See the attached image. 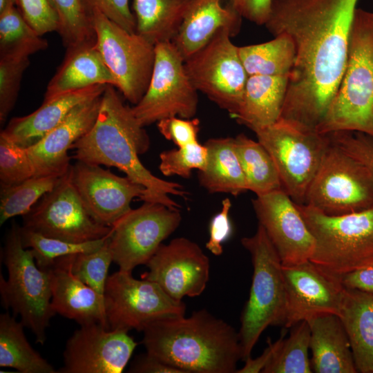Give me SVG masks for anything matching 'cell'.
<instances>
[{"mask_svg": "<svg viewBox=\"0 0 373 373\" xmlns=\"http://www.w3.org/2000/svg\"><path fill=\"white\" fill-rule=\"evenodd\" d=\"M191 0H133L136 32L156 45L172 41Z\"/></svg>", "mask_w": 373, "mask_h": 373, "instance_id": "cell-30", "label": "cell"}, {"mask_svg": "<svg viewBox=\"0 0 373 373\" xmlns=\"http://www.w3.org/2000/svg\"><path fill=\"white\" fill-rule=\"evenodd\" d=\"M48 46L16 6L0 13V57H29Z\"/></svg>", "mask_w": 373, "mask_h": 373, "instance_id": "cell-34", "label": "cell"}, {"mask_svg": "<svg viewBox=\"0 0 373 373\" xmlns=\"http://www.w3.org/2000/svg\"><path fill=\"white\" fill-rule=\"evenodd\" d=\"M231 32L218 30L202 48L184 61L186 71L198 91L232 117L241 104L249 77Z\"/></svg>", "mask_w": 373, "mask_h": 373, "instance_id": "cell-12", "label": "cell"}, {"mask_svg": "<svg viewBox=\"0 0 373 373\" xmlns=\"http://www.w3.org/2000/svg\"><path fill=\"white\" fill-rule=\"evenodd\" d=\"M242 18L230 3L222 6V0H191L171 42L185 61L222 28L236 36L240 31Z\"/></svg>", "mask_w": 373, "mask_h": 373, "instance_id": "cell-22", "label": "cell"}, {"mask_svg": "<svg viewBox=\"0 0 373 373\" xmlns=\"http://www.w3.org/2000/svg\"><path fill=\"white\" fill-rule=\"evenodd\" d=\"M283 271L286 291L285 328L323 314L339 315L345 290L341 276L309 260L283 265Z\"/></svg>", "mask_w": 373, "mask_h": 373, "instance_id": "cell-16", "label": "cell"}, {"mask_svg": "<svg viewBox=\"0 0 373 373\" xmlns=\"http://www.w3.org/2000/svg\"><path fill=\"white\" fill-rule=\"evenodd\" d=\"M234 141L248 191L260 195L283 189L276 166L261 143L243 133Z\"/></svg>", "mask_w": 373, "mask_h": 373, "instance_id": "cell-33", "label": "cell"}, {"mask_svg": "<svg viewBox=\"0 0 373 373\" xmlns=\"http://www.w3.org/2000/svg\"><path fill=\"white\" fill-rule=\"evenodd\" d=\"M296 207L315 240L309 260L339 276L373 264V206L342 216H328L305 204Z\"/></svg>", "mask_w": 373, "mask_h": 373, "instance_id": "cell-7", "label": "cell"}, {"mask_svg": "<svg viewBox=\"0 0 373 373\" xmlns=\"http://www.w3.org/2000/svg\"><path fill=\"white\" fill-rule=\"evenodd\" d=\"M180 209L144 202L131 209L113 225L108 247L119 269L132 272L146 265L162 242L179 227Z\"/></svg>", "mask_w": 373, "mask_h": 373, "instance_id": "cell-14", "label": "cell"}, {"mask_svg": "<svg viewBox=\"0 0 373 373\" xmlns=\"http://www.w3.org/2000/svg\"><path fill=\"white\" fill-rule=\"evenodd\" d=\"M61 177L34 176L17 184H1L0 224L13 217L27 214Z\"/></svg>", "mask_w": 373, "mask_h": 373, "instance_id": "cell-36", "label": "cell"}, {"mask_svg": "<svg viewBox=\"0 0 373 373\" xmlns=\"http://www.w3.org/2000/svg\"><path fill=\"white\" fill-rule=\"evenodd\" d=\"M289 75H249L241 104L232 117L254 131L270 126L280 117Z\"/></svg>", "mask_w": 373, "mask_h": 373, "instance_id": "cell-27", "label": "cell"}, {"mask_svg": "<svg viewBox=\"0 0 373 373\" xmlns=\"http://www.w3.org/2000/svg\"><path fill=\"white\" fill-rule=\"evenodd\" d=\"M311 365L316 373H356L350 341L340 317L327 314L309 320Z\"/></svg>", "mask_w": 373, "mask_h": 373, "instance_id": "cell-25", "label": "cell"}, {"mask_svg": "<svg viewBox=\"0 0 373 373\" xmlns=\"http://www.w3.org/2000/svg\"><path fill=\"white\" fill-rule=\"evenodd\" d=\"M104 301L109 329L126 332H142L154 321L186 312L182 300L173 299L155 283L119 269L108 277Z\"/></svg>", "mask_w": 373, "mask_h": 373, "instance_id": "cell-13", "label": "cell"}, {"mask_svg": "<svg viewBox=\"0 0 373 373\" xmlns=\"http://www.w3.org/2000/svg\"><path fill=\"white\" fill-rule=\"evenodd\" d=\"M284 337L263 373H311L309 358L310 327L307 321L298 323Z\"/></svg>", "mask_w": 373, "mask_h": 373, "instance_id": "cell-35", "label": "cell"}, {"mask_svg": "<svg viewBox=\"0 0 373 373\" xmlns=\"http://www.w3.org/2000/svg\"><path fill=\"white\" fill-rule=\"evenodd\" d=\"M132 108L123 103L115 86L107 85L97 119L92 128L72 146L75 158L87 163L115 166L148 191L151 202L180 209L170 195L185 198L188 192L179 183L154 175L139 155L149 149V137Z\"/></svg>", "mask_w": 373, "mask_h": 373, "instance_id": "cell-2", "label": "cell"}, {"mask_svg": "<svg viewBox=\"0 0 373 373\" xmlns=\"http://www.w3.org/2000/svg\"><path fill=\"white\" fill-rule=\"evenodd\" d=\"M206 168L198 171L200 185L209 193H224L237 196L248 191L236 153L234 137L208 140Z\"/></svg>", "mask_w": 373, "mask_h": 373, "instance_id": "cell-29", "label": "cell"}, {"mask_svg": "<svg viewBox=\"0 0 373 373\" xmlns=\"http://www.w3.org/2000/svg\"><path fill=\"white\" fill-rule=\"evenodd\" d=\"M111 233L99 240L75 243L47 237L21 227L22 244L25 248L32 250L37 266L42 269L61 257L98 250L106 243Z\"/></svg>", "mask_w": 373, "mask_h": 373, "instance_id": "cell-39", "label": "cell"}, {"mask_svg": "<svg viewBox=\"0 0 373 373\" xmlns=\"http://www.w3.org/2000/svg\"><path fill=\"white\" fill-rule=\"evenodd\" d=\"M50 276L52 308L56 314L82 325L102 324L108 328L104 295L76 278L68 269L52 264Z\"/></svg>", "mask_w": 373, "mask_h": 373, "instance_id": "cell-24", "label": "cell"}, {"mask_svg": "<svg viewBox=\"0 0 373 373\" xmlns=\"http://www.w3.org/2000/svg\"><path fill=\"white\" fill-rule=\"evenodd\" d=\"M358 0H272L265 24L288 35L296 57L280 118L316 130L343 76Z\"/></svg>", "mask_w": 373, "mask_h": 373, "instance_id": "cell-1", "label": "cell"}, {"mask_svg": "<svg viewBox=\"0 0 373 373\" xmlns=\"http://www.w3.org/2000/svg\"><path fill=\"white\" fill-rule=\"evenodd\" d=\"M316 131H347L373 138V12L356 8L345 70Z\"/></svg>", "mask_w": 373, "mask_h": 373, "instance_id": "cell-4", "label": "cell"}, {"mask_svg": "<svg viewBox=\"0 0 373 373\" xmlns=\"http://www.w3.org/2000/svg\"><path fill=\"white\" fill-rule=\"evenodd\" d=\"M251 259L253 275L248 300L240 316L238 332L242 361L251 356L260 335L269 326H284L286 291L283 263L264 228L241 239Z\"/></svg>", "mask_w": 373, "mask_h": 373, "instance_id": "cell-5", "label": "cell"}, {"mask_svg": "<svg viewBox=\"0 0 373 373\" xmlns=\"http://www.w3.org/2000/svg\"><path fill=\"white\" fill-rule=\"evenodd\" d=\"M141 278L157 284L175 300L202 294L209 280L210 262L200 247L184 238L162 244L145 265Z\"/></svg>", "mask_w": 373, "mask_h": 373, "instance_id": "cell-18", "label": "cell"}, {"mask_svg": "<svg viewBox=\"0 0 373 373\" xmlns=\"http://www.w3.org/2000/svg\"><path fill=\"white\" fill-rule=\"evenodd\" d=\"M136 373H182L180 370L146 354L140 356L129 370Z\"/></svg>", "mask_w": 373, "mask_h": 373, "instance_id": "cell-51", "label": "cell"}, {"mask_svg": "<svg viewBox=\"0 0 373 373\" xmlns=\"http://www.w3.org/2000/svg\"><path fill=\"white\" fill-rule=\"evenodd\" d=\"M92 19L95 47L111 71L116 87L136 105L146 93L155 62V45L137 32H129L97 10Z\"/></svg>", "mask_w": 373, "mask_h": 373, "instance_id": "cell-10", "label": "cell"}, {"mask_svg": "<svg viewBox=\"0 0 373 373\" xmlns=\"http://www.w3.org/2000/svg\"><path fill=\"white\" fill-rule=\"evenodd\" d=\"M70 172L86 211L102 225L112 227L131 209V202L135 198L151 202L144 186L127 176L119 177L100 165L77 160L70 166Z\"/></svg>", "mask_w": 373, "mask_h": 373, "instance_id": "cell-17", "label": "cell"}, {"mask_svg": "<svg viewBox=\"0 0 373 373\" xmlns=\"http://www.w3.org/2000/svg\"><path fill=\"white\" fill-rule=\"evenodd\" d=\"M146 354L182 373H233L242 361L239 333L204 309L167 316L142 331Z\"/></svg>", "mask_w": 373, "mask_h": 373, "instance_id": "cell-3", "label": "cell"}, {"mask_svg": "<svg viewBox=\"0 0 373 373\" xmlns=\"http://www.w3.org/2000/svg\"><path fill=\"white\" fill-rule=\"evenodd\" d=\"M137 343L121 330L102 324L82 325L66 342L61 373H121Z\"/></svg>", "mask_w": 373, "mask_h": 373, "instance_id": "cell-19", "label": "cell"}, {"mask_svg": "<svg viewBox=\"0 0 373 373\" xmlns=\"http://www.w3.org/2000/svg\"><path fill=\"white\" fill-rule=\"evenodd\" d=\"M331 142L361 162L373 178V138L360 132L341 131L329 133Z\"/></svg>", "mask_w": 373, "mask_h": 373, "instance_id": "cell-44", "label": "cell"}, {"mask_svg": "<svg viewBox=\"0 0 373 373\" xmlns=\"http://www.w3.org/2000/svg\"><path fill=\"white\" fill-rule=\"evenodd\" d=\"M49 1L58 17L57 32L66 48L84 44H95L92 12L82 0Z\"/></svg>", "mask_w": 373, "mask_h": 373, "instance_id": "cell-37", "label": "cell"}, {"mask_svg": "<svg viewBox=\"0 0 373 373\" xmlns=\"http://www.w3.org/2000/svg\"><path fill=\"white\" fill-rule=\"evenodd\" d=\"M102 95L77 105L39 142L26 148L34 166L35 176L61 177L68 172L71 166L68 150L95 124Z\"/></svg>", "mask_w": 373, "mask_h": 373, "instance_id": "cell-21", "label": "cell"}, {"mask_svg": "<svg viewBox=\"0 0 373 373\" xmlns=\"http://www.w3.org/2000/svg\"><path fill=\"white\" fill-rule=\"evenodd\" d=\"M160 133L178 147L198 142L200 120L171 117L157 122Z\"/></svg>", "mask_w": 373, "mask_h": 373, "instance_id": "cell-45", "label": "cell"}, {"mask_svg": "<svg viewBox=\"0 0 373 373\" xmlns=\"http://www.w3.org/2000/svg\"><path fill=\"white\" fill-rule=\"evenodd\" d=\"M8 312L0 315V367L21 373H57L58 370L30 345L24 325Z\"/></svg>", "mask_w": 373, "mask_h": 373, "instance_id": "cell-31", "label": "cell"}, {"mask_svg": "<svg viewBox=\"0 0 373 373\" xmlns=\"http://www.w3.org/2000/svg\"><path fill=\"white\" fill-rule=\"evenodd\" d=\"M231 207V200L229 198L224 199L221 211L212 218L209 224V238L206 243V248L215 256L222 254V243L231 236L232 232L229 218Z\"/></svg>", "mask_w": 373, "mask_h": 373, "instance_id": "cell-47", "label": "cell"}, {"mask_svg": "<svg viewBox=\"0 0 373 373\" xmlns=\"http://www.w3.org/2000/svg\"><path fill=\"white\" fill-rule=\"evenodd\" d=\"M108 238L97 251L63 256L52 264L68 269L79 280L104 295L108 269L113 262Z\"/></svg>", "mask_w": 373, "mask_h": 373, "instance_id": "cell-38", "label": "cell"}, {"mask_svg": "<svg viewBox=\"0 0 373 373\" xmlns=\"http://www.w3.org/2000/svg\"><path fill=\"white\" fill-rule=\"evenodd\" d=\"M106 86L96 84L44 101L30 114L12 118L0 134L20 146H31L59 125L77 105L102 95Z\"/></svg>", "mask_w": 373, "mask_h": 373, "instance_id": "cell-23", "label": "cell"}, {"mask_svg": "<svg viewBox=\"0 0 373 373\" xmlns=\"http://www.w3.org/2000/svg\"><path fill=\"white\" fill-rule=\"evenodd\" d=\"M271 156L282 188L296 204H304L308 188L331 144L329 134L279 118L254 131Z\"/></svg>", "mask_w": 373, "mask_h": 373, "instance_id": "cell-8", "label": "cell"}, {"mask_svg": "<svg viewBox=\"0 0 373 373\" xmlns=\"http://www.w3.org/2000/svg\"><path fill=\"white\" fill-rule=\"evenodd\" d=\"M91 12L97 10L111 21L129 32H136V21L129 0H82Z\"/></svg>", "mask_w": 373, "mask_h": 373, "instance_id": "cell-46", "label": "cell"}, {"mask_svg": "<svg viewBox=\"0 0 373 373\" xmlns=\"http://www.w3.org/2000/svg\"><path fill=\"white\" fill-rule=\"evenodd\" d=\"M22 227L75 243L103 238L112 231L111 227L97 222L89 215L73 184L70 169L23 216Z\"/></svg>", "mask_w": 373, "mask_h": 373, "instance_id": "cell-15", "label": "cell"}, {"mask_svg": "<svg viewBox=\"0 0 373 373\" xmlns=\"http://www.w3.org/2000/svg\"><path fill=\"white\" fill-rule=\"evenodd\" d=\"M286 335V331L281 332L280 337L272 341L271 338L267 339V346L263 352L257 358H251V356L245 361L244 366L237 370L236 373H258L262 372L266 366L271 360L275 352L281 343L282 340Z\"/></svg>", "mask_w": 373, "mask_h": 373, "instance_id": "cell-50", "label": "cell"}, {"mask_svg": "<svg viewBox=\"0 0 373 373\" xmlns=\"http://www.w3.org/2000/svg\"><path fill=\"white\" fill-rule=\"evenodd\" d=\"M358 372L373 373V295L345 288L338 315Z\"/></svg>", "mask_w": 373, "mask_h": 373, "instance_id": "cell-28", "label": "cell"}, {"mask_svg": "<svg viewBox=\"0 0 373 373\" xmlns=\"http://www.w3.org/2000/svg\"><path fill=\"white\" fill-rule=\"evenodd\" d=\"M95 44L66 48L62 64L47 86L44 101L96 84L115 86V79Z\"/></svg>", "mask_w": 373, "mask_h": 373, "instance_id": "cell-26", "label": "cell"}, {"mask_svg": "<svg viewBox=\"0 0 373 373\" xmlns=\"http://www.w3.org/2000/svg\"><path fill=\"white\" fill-rule=\"evenodd\" d=\"M341 281L345 288L373 295V264L341 275Z\"/></svg>", "mask_w": 373, "mask_h": 373, "instance_id": "cell-49", "label": "cell"}, {"mask_svg": "<svg viewBox=\"0 0 373 373\" xmlns=\"http://www.w3.org/2000/svg\"><path fill=\"white\" fill-rule=\"evenodd\" d=\"M29 57H0V124L3 125L16 103Z\"/></svg>", "mask_w": 373, "mask_h": 373, "instance_id": "cell-42", "label": "cell"}, {"mask_svg": "<svg viewBox=\"0 0 373 373\" xmlns=\"http://www.w3.org/2000/svg\"><path fill=\"white\" fill-rule=\"evenodd\" d=\"M3 261L8 278L0 277L2 305L19 315L24 327L43 345L50 319L56 314L51 305V287L48 272L39 268L31 249L23 247L21 227L15 222L6 237Z\"/></svg>", "mask_w": 373, "mask_h": 373, "instance_id": "cell-6", "label": "cell"}, {"mask_svg": "<svg viewBox=\"0 0 373 373\" xmlns=\"http://www.w3.org/2000/svg\"><path fill=\"white\" fill-rule=\"evenodd\" d=\"M252 205L283 265L310 260L315 240L296 204L283 189L256 195Z\"/></svg>", "mask_w": 373, "mask_h": 373, "instance_id": "cell-20", "label": "cell"}, {"mask_svg": "<svg viewBox=\"0 0 373 373\" xmlns=\"http://www.w3.org/2000/svg\"><path fill=\"white\" fill-rule=\"evenodd\" d=\"M304 204L328 216L367 209L373 206V178L361 162L331 142Z\"/></svg>", "mask_w": 373, "mask_h": 373, "instance_id": "cell-9", "label": "cell"}, {"mask_svg": "<svg viewBox=\"0 0 373 373\" xmlns=\"http://www.w3.org/2000/svg\"><path fill=\"white\" fill-rule=\"evenodd\" d=\"M35 175L26 148L0 134V183L14 185Z\"/></svg>", "mask_w": 373, "mask_h": 373, "instance_id": "cell-41", "label": "cell"}, {"mask_svg": "<svg viewBox=\"0 0 373 373\" xmlns=\"http://www.w3.org/2000/svg\"><path fill=\"white\" fill-rule=\"evenodd\" d=\"M16 0H0V13L15 6Z\"/></svg>", "mask_w": 373, "mask_h": 373, "instance_id": "cell-52", "label": "cell"}, {"mask_svg": "<svg viewBox=\"0 0 373 373\" xmlns=\"http://www.w3.org/2000/svg\"><path fill=\"white\" fill-rule=\"evenodd\" d=\"M248 75H289L295 61L292 39L280 34L269 41L238 47Z\"/></svg>", "mask_w": 373, "mask_h": 373, "instance_id": "cell-32", "label": "cell"}, {"mask_svg": "<svg viewBox=\"0 0 373 373\" xmlns=\"http://www.w3.org/2000/svg\"><path fill=\"white\" fill-rule=\"evenodd\" d=\"M198 92L174 44L160 43L155 45L154 66L147 90L132 111L143 126L175 116L193 118Z\"/></svg>", "mask_w": 373, "mask_h": 373, "instance_id": "cell-11", "label": "cell"}, {"mask_svg": "<svg viewBox=\"0 0 373 373\" xmlns=\"http://www.w3.org/2000/svg\"><path fill=\"white\" fill-rule=\"evenodd\" d=\"M16 6L39 35L57 31L58 17L49 0H16Z\"/></svg>", "mask_w": 373, "mask_h": 373, "instance_id": "cell-43", "label": "cell"}, {"mask_svg": "<svg viewBox=\"0 0 373 373\" xmlns=\"http://www.w3.org/2000/svg\"><path fill=\"white\" fill-rule=\"evenodd\" d=\"M243 18L257 25H265L269 17L272 0H229Z\"/></svg>", "mask_w": 373, "mask_h": 373, "instance_id": "cell-48", "label": "cell"}, {"mask_svg": "<svg viewBox=\"0 0 373 373\" xmlns=\"http://www.w3.org/2000/svg\"><path fill=\"white\" fill-rule=\"evenodd\" d=\"M160 171L165 176L178 175L189 178L193 169L203 171L208 160V150L198 142L164 151L160 155Z\"/></svg>", "mask_w": 373, "mask_h": 373, "instance_id": "cell-40", "label": "cell"}]
</instances>
